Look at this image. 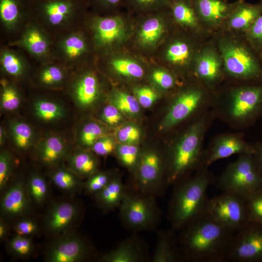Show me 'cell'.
I'll use <instances>...</instances> for the list:
<instances>
[{"mask_svg": "<svg viewBox=\"0 0 262 262\" xmlns=\"http://www.w3.org/2000/svg\"><path fill=\"white\" fill-rule=\"evenodd\" d=\"M182 260L193 262H224L235 232L204 213L182 229Z\"/></svg>", "mask_w": 262, "mask_h": 262, "instance_id": "obj_1", "label": "cell"}, {"mask_svg": "<svg viewBox=\"0 0 262 262\" xmlns=\"http://www.w3.org/2000/svg\"><path fill=\"white\" fill-rule=\"evenodd\" d=\"M215 180L208 167H203L192 177L176 184L169 213L173 230L182 229L205 213L209 200L207 191Z\"/></svg>", "mask_w": 262, "mask_h": 262, "instance_id": "obj_2", "label": "cell"}, {"mask_svg": "<svg viewBox=\"0 0 262 262\" xmlns=\"http://www.w3.org/2000/svg\"><path fill=\"white\" fill-rule=\"evenodd\" d=\"M209 121V115H201L173 146L168 162L167 184H176L190 171L203 167V143Z\"/></svg>", "mask_w": 262, "mask_h": 262, "instance_id": "obj_3", "label": "cell"}, {"mask_svg": "<svg viewBox=\"0 0 262 262\" xmlns=\"http://www.w3.org/2000/svg\"><path fill=\"white\" fill-rule=\"evenodd\" d=\"M216 47L225 75L241 81L262 82V57L244 38L227 33L218 37Z\"/></svg>", "mask_w": 262, "mask_h": 262, "instance_id": "obj_4", "label": "cell"}, {"mask_svg": "<svg viewBox=\"0 0 262 262\" xmlns=\"http://www.w3.org/2000/svg\"><path fill=\"white\" fill-rule=\"evenodd\" d=\"M31 16L54 38L81 25L88 14L86 0H30Z\"/></svg>", "mask_w": 262, "mask_h": 262, "instance_id": "obj_5", "label": "cell"}, {"mask_svg": "<svg viewBox=\"0 0 262 262\" xmlns=\"http://www.w3.org/2000/svg\"><path fill=\"white\" fill-rule=\"evenodd\" d=\"M219 113L233 127L251 124L262 114V82L230 89L219 103Z\"/></svg>", "mask_w": 262, "mask_h": 262, "instance_id": "obj_6", "label": "cell"}, {"mask_svg": "<svg viewBox=\"0 0 262 262\" xmlns=\"http://www.w3.org/2000/svg\"><path fill=\"white\" fill-rule=\"evenodd\" d=\"M124 15L88 13L83 22L95 51L102 56L111 54L129 36L130 29Z\"/></svg>", "mask_w": 262, "mask_h": 262, "instance_id": "obj_7", "label": "cell"}, {"mask_svg": "<svg viewBox=\"0 0 262 262\" xmlns=\"http://www.w3.org/2000/svg\"><path fill=\"white\" fill-rule=\"evenodd\" d=\"M217 188L244 199L262 189V174L253 154H242L216 179Z\"/></svg>", "mask_w": 262, "mask_h": 262, "instance_id": "obj_8", "label": "cell"}, {"mask_svg": "<svg viewBox=\"0 0 262 262\" xmlns=\"http://www.w3.org/2000/svg\"><path fill=\"white\" fill-rule=\"evenodd\" d=\"M94 50L90 35L81 25L53 38V58L71 70L87 63Z\"/></svg>", "mask_w": 262, "mask_h": 262, "instance_id": "obj_9", "label": "cell"}, {"mask_svg": "<svg viewBox=\"0 0 262 262\" xmlns=\"http://www.w3.org/2000/svg\"><path fill=\"white\" fill-rule=\"evenodd\" d=\"M123 223L134 230L153 227L160 213L152 196L140 192L127 190L119 208Z\"/></svg>", "mask_w": 262, "mask_h": 262, "instance_id": "obj_10", "label": "cell"}, {"mask_svg": "<svg viewBox=\"0 0 262 262\" xmlns=\"http://www.w3.org/2000/svg\"><path fill=\"white\" fill-rule=\"evenodd\" d=\"M205 213L235 232L249 223L245 199L229 193L209 199Z\"/></svg>", "mask_w": 262, "mask_h": 262, "instance_id": "obj_11", "label": "cell"}, {"mask_svg": "<svg viewBox=\"0 0 262 262\" xmlns=\"http://www.w3.org/2000/svg\"><path fill=\"white\" fill-rule=\"evenodd\" d=\"M262 261V225L249 222L236 231L229 246L226 261Z\"/></svg>", "mask_w": 262, "mask_h": 262, "instance_id": "obj_12", "label": "cell"}, {"mask_svg": "<svg viewBox=\"0 0 262 262\" xmlns=\"http://www.w3.org/2000/svg\"><path fill=\"white\" fill-rule=\"evenodd\" d=\"M208 98L207 89L202 84L189 87L174 98L161 124V129H171L201 109Z\"/></svg>", "mask_w": 262, "mask_h": 262, "instance_id": "obj_13", "label": "cell"}, {"mask_svg": "<svg viewBox=\"0 0 262 262\" xmlns=\"http://www.w3.org/2000/svg\"><path fill=\"white\" fill-rule=\"evenodd\" d=\"M20 30L10 46L22 49L41 63L53 60V38L40 23L31 16Z\"/></svg>", "mask_w": 262, "mask_h": 262, "instance_id": "obj_14", "label": "cell"}, {"mask_svg": "<svg viewBox=\"0 0 262 262\" xmlns=\"http://www.w3.org/2000/svg\"><path fill=\"white\" fill-rule=\"evenodd\" d=\"M87 63L73 69L67 82L68 92L76 104L82 109L97 103L102 94V86L96 71Z\"/></svg>", "mask_w": 262, "mask_h": 262, "instance_id": "obj_15", "label": "cell"}, {"mask_svg": "<svg viewBox=\"0 0 262 262\" xmlns=\"http://www.w3.org/2000/svg\"><path fill=\"white\" fill-rule=\"evenodd\" d=\"M91 252L83 239L70 230L51 238L45 257L49 262H81L87 260Z\"/></svg>", "mask_w": 262, "mask_h": 262, "instance_id": "obj_16", "label": "cell"}, {"mask_svg": "<svg viewBox=\"0 0 262 262\" xmlns=\"http://www.w3.org/2000/svg\"><path fill=\"white\" fill-rule=\"evenodd\" d=\"M163 172V161L158 152L153 149L142 152L135 176L137 190L152 196L161 191L166 183Z\"/></svg>", "mask_w": 262, "mask_h": 262, "instance_id": "obj_17", "label": "cell"}, {"mask_svg": "<svg viewBox=\"0 0 262 262\" xmlns=\"http://www.w3.org/2000/svg\"><path fill=\"white\" fill-rule=\"evenodd\" d=\"M192 70L201 84L207 89L213 88L225 75L222 59L217 47L201 45Z\"/></svg>", "mask_w": 262, "mask_h": 262, "instance_id": "obj_18", "label": "cell"}, {"mask_svg": "<svg viewBox=\"0 0 262 262\" xmlns=\"http://www.w3.org/2000/svg\"><path fill=\"white\" fill-rule=\"evenodd\" d=\"M255 146L247 143L239 133H228L216 136L204 152L202 165L208 167L215 162L234 154H254Z\"/></svg>", "mask_w": 262, "mask_h": 262, "instance_id": "obj_19", "label": "cell"}, {"mask_svg": "<svg viewBox=\"0 0 262 262\" xmlns=\"http://www.w3.org/2000/svg\"><path fill=\"white\" fill-rule=\"evenodd\" d=\"M193 37L196 36L179 35L171 38L164 50V61L178 70H192L195 58L201 46Z\"/></svg>", "mask_w": 262, "mask_h": 262, "instance_id": "obj_20", "label": "cell"}, {"mask_svg": "<svg viewBox=\"0 0 262 262\" xmlns=\"http://www.w3.org/2000/svg\"><path fill=\"white\" fill-rule=\"evenodd\" d=\"M81 212L80 206L69 200L52 204L44 216L43 227L46 233L53 238L70 230Z\"/></svg>", "mask_w": 262, "mask_h": 262, "instance_id": "obj_21", "label": "cell"}, {"mask_svg": "<svg viewBox=\"0 0 262 262\" xmlns=\"http://www.w3.org/2000/svg\"><path fill=\"white\" fill-rule=\"evenodd\" d=\"M2 194L0 204L1 217L8 221H15L29 215L33 203L22 179H16L11 182Z\"/></svg>", "mask_w": 262, "mask_h": 262, "instance_id": "obj_22", "label": "cell"}, {"mask_svg": "<svg viewBox=\"0 0 262 262\" xmlns=\"http://www.w3.org/2000/svg\"><path fill=\"white\" fill-rule=\"evenodd\" d=\"M136 33V41L141 48L154 49L165 35L167 29L168 8L146 14Z\"/></svg>", "mask_w": 262, "mask_h": 262, "instance_id": "obj_23", "label": "cell"}, {"mask_svg": "<svg viewBox=\"0 0 262 262\" xmlns=\"http://www.w3.org/2000/svg\"><path fill=\"white\" fill-rule=\"evenodd\" d=\"M197 15L208 31L223 27L235 1L228 0H193Z\"/></svg>", "mask_w": 262, "mask_h": 262, "instance_id": "obj_24", "label": "cell"}, {"mask_svg": "<svg viewBox=\"0 0 262 262\" xmlns=\"http://www.w3.org/2000/svg\"><path fill=\"white\" fill-rule=\"evenodd\" d=\"M261 15L262 0L250 3L237 0L223 27L230 33L244 34Z\"/></svg>", "mask_w": 262, "mask_h": 262, "instance_id": "obj_25", "label": "cell"}, {"mask_svg": "<svg viewBox=\"0 0 262 262\" xmlns=\"http://www.w3.org/2000/svg\"><path fill=\"white\" fill-rule=\"evenodd\" d=\"M167 8L175 22L192 35L200 38L207 35L208 31L201 23L193 0H169Z\"/></svg>", "mask_w": 262, "mask_h": 262, "instance_id": "obj_26", "label": "cell"}, {"mask_svg": "<svg viewBox=\"0 0 262 262\" xmlns=\"http://www.w3.org/2000/svg\"><path fill=\"white\" fill-rule=\"evenodd\" d=\"M31 16L30 0H0V20L6 32L21 29Z\"/></svg>", "mask_w": 262, "mask_h": 262, "instance_id": "obj_27", "label": "cell"}, {"mask_svg": "<svg viewBox=\"0 0 262 262\" xmlns=\"http://www.w3.org/2000/svg\"><path fill=\"white\" fill-rule=\"evenodd\" d=\"M70 153L65 140L61 136L51 134L43 138L38 144L36 155L45 166L51 168L62 164Z\"/></svg>", "mask_w": 262, "mask_h": 262, "instance_id": "obj_28", "label": "cell"}, {"mask_svg": "<svg viewBox=\"0 0 262 262\" xmlns=\"http://www.w3.org/2000/svg\"><path fill=\"white\" fill-rule=\"evenodd\" d=\"M35 75V82L40 86L53 89L67 83L72 70L55 60L41 63Z\"/></svg>", "mask_w": 262, "mask_h": 262, "instance_id": "obj_29", "label": "cell"}, {"mask_svg": "<svg viewBox=\"0 0 262 262\" xmlns=\"http://www.w3.org/2000/svg\"><path fill=\"white\" fill-rule=\"evenodd\" d=\"M0 67L5 76L17 80L25 77L30 69L29 64L24 56L6 46L0 49Z\"/></svg>", "mask_w": 262, "mask_h": 262, "instance_id": "obj_30", "label": "cell"}, {"mask_svg": "<svg viewBox=\"0 0 262 262\" xmlns=\"http://www.w3.org/2000/svg\"><path fill=\"white\" fill-rule=\"evenodd\" d=\"M49 174L51 182L61 191L73 196L83 190L84 182L68 166L63 164L50 168Z\"/></svg>", "mask_w": 262, "mask_h": 262, "instance_id": "obj_31", "label": "cell"}, {"mask_svg": "<svg viewBox=\"0 0 262 262\" xmlns=\"http://www.w3.org/2000/svg\"><path fill=\"white\" fill-rule=\"evenodd\" d=\"M106 64L109 69L114 73L121 77L134 80L143 77L144 68L142 64L136 59L127 55H106Z\"/></svg>", "mask_w": 262, "mask_h": 262, "instance_id": "obj_32", "label": "cell"}, {"mask_svg": "<svg viewBox=\"0 0 262 262\" xmlns=\"http://www.w3.org/2000/svg\"><path fill=\"white\" fill-rule=\"evenodd\" d=\"M127 189L120 177L116 176L103 190L94 197L98 207L103 212H109L118 208Z\"/></svg>", "mask_w": 262, "mask_h": 262, "instance_id": "obj_33", "label": "cell"}, {"mask_svg": "<svg viewBox=\"0 0 262 262\" xmlns=\"http://www.w3.org/2000/svg\"><path fill=\"white\" fill-rule=\"evenodd\" d=\"M66 160L68 167L82 179H87L98 171L99 164L96 156L84 149L70 153Z\"/></svg>", "mask_w": 262, "mask_h": 262, "instance_id": "obj_34", "label": "cell"}, {"mask_svg": "<svg viewBox=\"0 0 262 262\" xmlns=\"http://www.w3.org/2000/svg\"><path fill=\"white\" fill-rule=\"evenodd\" d=\"M139 244L130 238L123 241L115 249L104 254L99 259L102 262H138L143 260Z\"/></svg>", "mask_w": 262, "mask_h": 262, "instance_id": "obj_35", "label": "cell"}, {"mask_svg": "<svg viewBox=\"0 0 262 262\" xmlns=\"http://www.w3.org/2000/svg\"><path fill=\"white\" fill-rule=\"evenodd\" d=\"M173 237L171 232L160 233L153 255V262H177L182 260L181 253L177 248Z\"/></svg>", "mask_w": 262, "mask_h": 262, "instance_id": "obj_36", "label": "cell"}, {"mask_svg": "<svg viewBox=\"0 0 262 262\" xmlns=\"http://www.w3.org/2000/svg\"><path fill=\"white\" fill-rule=\"evenodd\" d=\"M25 184L33 204L39 206L44 204L49 195V187L45 178L38 172H33L28 177Z\"/></svg>", "mask_w": 262, "mask_h": 262, "instance_id": "obj_37", "label": "cell"}, {"mask_svg": "<svg viewBox=\"0 0 262 262\" xmlns=\"http://www.w3.org/2000/svg\"><path fill=\"white\" fill-rule=\"evenodd\" d=\"M12 139L16 147L20 151L29 149L34 141V132L26 122L18 120L12 121L9 124Z\"/></svg>", "mask_w": 262, "mask_h": 262, "instance_id": "obj_38", "label": "cell"}, {"mask_svg": "<svg viewBox=\"0 0 262 262\" xmlns=\"http://www.w3.org/2000/svg\"><path fill=\"white\" fill-rule=\"evenodd\" d=\"M35 115L45 122H52L62 118L65 115L64 107L58 102L46 98L36 99L33 105Z\"/></svg>", "mask_w": 262, "mask_h": 262, "instance_id": "obj_39", "label": "cell"}, {"mask_svg": "<svg viewBox=\"0 0 262 262\" xmlns=\"http://www.w3.org/2000/svg\"><path fill=\"white\" fill-rule=\"evenodd\" d=\"M0 107L5 111H13L17 109L21 102L19 90L13 82L5 78L1 80Z\"/></svg>", "mask_w": 262, "mask_h": 262, "instance_id": "obj_40", "label": "cell"}, {"mask_svg": "<svg viewBox=\"0 0 262 262\" xmlns=\"http://www.w3.org/2000/svg\"><path fill=\"white\" fill-rule=\"evenodd\" d=\"M111 104L122 113L134 116L140 112V105L135 97L122 91L115 90L110 97Z\"/></svg>", "mask_w": 262, "mask_h": 262, "instance_id": "obj_41", "label": "cell"}, {"mask_svg": "<svg viewBox=\"0 0 262 262\" xmlns=\"http://www.w3.org/2000/svg\"><path fill=\"white\" fill-rule=\"evenodd\" d=\"M115 151L121 164L135 176L141 153L138 147L135 144L121 143L116 146Z\"/></svg>", "mask_w": 262, "mask_h": 262, "instance_id": "obj_42", "label": "cell"}, {"mask_svg": "<svg viewBox=\"0 0 262 262\" xmlns=\"http://www.w3.org/2000/svg\"><path fill=\"white\" fill-rule=\"evenodd\" d=\"M7 248L13 256L25 259L33 254L35 246L31 237L16 234L8 241Z\"/></svg>", "mask_w": 262, "mask_h": 262, "instance_id": "obj_43", "label": "cell"}, {"mask_svg": "<svg viewBox=\"0 0 262 262\" xmlns=\"http://www.w3.org/2000/svg\"><path fill=\"white\" fill-rule=\"evenodd\" d=\"M104 133L105 130L100 124L95 122H87L82 127L78 135L79 144L83 148H92Z\"/></svg>", "mask_w": 262, "mask_h": 262, "instance_id": "obj_44", "label": "cell"}, {"mask_svg": "<svg viewBox=\"0 0 262 262\" xmlns=\"http://www.w3.org/2000/svg\"><path fill=\"white\" fill-rule=\"evenodd\" d=\"M116 176L111 172L97 171L84 182L83 191L87 195L95 196Z\"/></svg>", "mask_w": 262, "mask_h": 262, "instance_id": "obj_45", "label": "cell"}, {"mask_svg": "<svg viewBox=\"0 0 262 262\" xmlns=\"http://www.w3.org/2000/svg\"><path fill=\"white\" fill-rule=\"evenodd\" d=\"M169 0H124V5L133 12L147 14L167 8Z\"/></svg>", "mask_w": 262, "mask_h": 262, "instance_id": "obj_46", "label": "cell"}, {"mask_svg": "<svg viewBox=\"0 0 262 262\" xmlns=\"http://www.w3.org/2000/svg\"><path fill=\"white\" fill-rule=\"evenodd\" d=\"M14 167L13 156L7 150L0 153V191L3 193L11 183Z\"/></svg>", "mask_w": 262, "mask_h": 262, "instance_id": "obj_47", "label": "cell"}, {"mask_svg": "<svg viewBox=\"0 0 262 262\" xmlns=\"http://www.w3.org/2000/svg\"><path fill=\"white\" fill-rule=\"evenodd\" d=\"M245 200L249 222L262 225V189Z\"/></svg>", "mask_w": 262, "mask_h": 262, "instance_id": "obj_48", "label": "cell"}, {"mask_svg": "<svg viewBox=\"0 0 262 262\" xmlns=\"http://www.w3.org/2000/svg\"><path fill=\"white\" fill-rule=\"evenodd\" d=\"M249 45L262 57V15L243 34Z\"/></svg>", "mask_w": 262, "mask_h": 262, "instance_id": "obj_49", "label": "cell"}, {"mask_svg": "<svg viewBox=\"0 0 262 262\" xmlns=\"http://www.w3.org/2000/svg\"><path fill=\"white\" fill-rule=\"evenodd\" d=\"M13 229L16 234L31 237L39 233L40 227L37 220L29 215L15 221Z\"/></svg>", "mask_w": 262, "mask_h": 262, "instance_id": "obj_50", "label": "cell"}, {"mask_svg": "<svg viewBox=\"0 0 262 262\" xmlns=\"http://www.w3.org/2000/svg\"><path fill=\"white\" fill-rule=\"evenodd\" d=\"M152 82L160 89L168 90L176 85L175 76L169 71L162 68H155L150 74Z\"/></svg>", "mask_w": 262, "mask_h": 262, "instance_id": "obj_51", "label": "cell"}, {"mask_svg": "<svg viewBox=\"0 0 262 262\" xmlns=\"http://www.w3.org/2000/svg\"><path fill=\"white\" fill-rule=\"evenodd\" d=\"M89 6L94 13L99 15H109L117 13L124 5V0H88Z\"/></svg>", "mask_w": 262, "mask_h": 262, "instance_id": "obj_52", "label": "cell"}, {"mask_svg": "<svg viewBox=\"0 0 262 262\" xmlns=\"http://www.w3.org/2000/svg\"><path fill=\"white\" fill-rule=\"evenodd\" d=\"M133 92L140 106L144 108L150 107L158 98L156 91L149 86L137 87L134 89Z\"/></svg>", "mask_w": 262, "mask_h": 262, "instance_id": "obj_53", "label": "cell"}, {"mask_svg": "<svg viewBox=\"0 0 262 262\" xmlns=\"http://www.w3.org/2000/svg\"><path fill=\"white\" fill-rule=\"evenodd\" d=\"M139 129L134 125L128 124L119 129L117 132V138L124 144H135L140 139Z\"/></svg>", "mask_w": 262, "mask_h": 262, "instance_id": "obj_54", "label": "cell"}, {"mask_svg": "<svg viewBox=\"0 0 262 262\" xmlns=\"http://www.w3.org/2000/svg\"><path fill=\"white\" fill-rule=\"evenodd\" d=\"M115 148L116 146L113 139L104 135L94 143L91 148L95 154L105 156L112 153L115 150Z\"/></svg>", "mask_w": 262, "mask_h": 262, "instance_id": "obj_55", "label": "cell"}, {"mask_svg": "<svg viewBox=\"0 0 262 262\" xmlns=\"http://www.w3.org/2000/svg\"><path fill=\"white\" fill-rule=\"evenodd\" d=\"M102 120L110 126H115L123 120L122 113L111 104L104 107L101 114Z\"/></svg>", "mask_w": 262, "mask_h": 262, "instance_id": "obj_56", "label": "cell"}, {"mask_svg": "<svg viewBox=\"0 0 262 262\" xmlns=\"http://www.w3.org/2000/svg\"><path fill=\"white\" fill-rule=\"evenodd\" d=\"M10 230L9 222L2 217L0 218V241L5 240Z\"/></svg>", "mask_w": 262, "mask_h": 262, "instance_id": "obj_57", "label": "cell"}, {"mask_svg": "<svg viewBox=\"0 0 262 262\" xmlns=\"http://www.w3.org/2000/svg\"><path fill=\"white\" fill-rule=\"evenodd\" d=\"M255 151L253 154L255 161L262 174V144L255 146Z\"/></svg>", "mask_w": 262, "mask_h": 262, "instance_id": "obj_58", "label": "cell"}, {"mask_svg": "<svg viewBox=\"0 0 262 262\" xmlns=\"http://www.w3.org/2000/svg\"><path fill=\"white\" fill-rule=\"evenodd\" d=\"M6 133L5 129L3 126L0 127V147H2L6 140Z\"/></svg>", "mask_w": 262, "mask_h": 262, "instance_id": "obj_59", "label": "cell"}, {"mask_svg": "<svg viewBox=\"0 0 262 262\" xmlns=\"http://www.w3.org/2000/svg\"><path fill=\"white\" fill-rule=\"evenodd\" d=\"M259 1L262 0H258Z\"/></svg>", "mask_w": 262, "mask_h": 262, "instance_id": "obj_60", "label": "cell"}]
</instances>
